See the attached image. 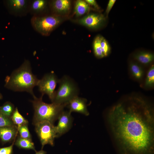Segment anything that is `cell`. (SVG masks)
<instances>
[{"label":"cell","instance_id":"cell-1","mask_svg":"<svg viewBox=\"0 0 154 154\" xmlns=\"http://www.w3.org/2000/svg\"><path fill=\"white\" fill-rule=\"evenodd\" d=\"M128 104H118L111 111L109 118L122 154H153L152 112L137 98Z\"/></svg>","mask_w":154,"mask_h":154},{"label":"cell","instance_id":"cell-2","mask_svg":"<svg viewBox=\"0 0 154 154\" xmlns=\"http://www.w3.org/2000/svg\"><path fill=\"white\" fill-rule=\"evenodd\" d=\"M39 80L32 73L30 61L25 60L19 67L6 77L5 86L14 91L27 92L33 97L35 96L33 89Z\"/></svg>","mask_w":154,"mask_h":154},{"label":"cell","instance_id":"cell-3","mask_svg":"<svg viewBox=\"0 0 154 154\" xmlns=\"http://www.w3.org/2000/svg\"><path fill=\"white\" fill-rule=\"evenodd\" d=\"M43 96L39 98L33 97L32 101L34 110L33 123L43 121H49L53 123L58 118L67 104H58L52 103L47 104L42 100Z\"/></svg>","mask_w":154,"mask_h":154},{"label":"cell","instance_id":"cell-4","mask_svg":"<svg viewBox=\"0 0 154 154\" xmlns=\"http://www.w3.org/2000/svg\"><path fill=\"white\" fill-rule=\"evenodd\" d=\"M59 87L55 91L52 103L58 104H66L78 96L79 89L76 84L70 77L64 76L59 79Z\"/></svg>","mask_w":154,"mask_h":154},{"label":"cell","instance_id":"cell-5","mask_svg":"<svg viewBox=\"0 0 154 154\" xmlns=\"http://www.w3.org/2000/svg\"><path fill=\"white\" fill-rule=\"evenodd\" d=\"M60 15L53 14L32 16L31 23L35 31L42 35H50L62 21Z\"/></svg>","mask_w":154,"mask_h":154},{"label":"cell","instance_id":"cell-6","mask_svg":"<svg viewBox=\"0 0 154 154\" xmlns=\"http://www.w3.org/2000/svg\"><path fill=\"white\" fill-rule=\"evenodd\" d=\"M35 125L36 131L41 144L42 149L46 144L54 146V139L57 137L55 126L53 123L48 121H43Z\"/></svg>","mask_w":154,"mask_h":154},{"label":"cell","instance_id":"cell-7","mask_svg":"<svg viewBox=\"0 0 154 154\" xmlns=\"http://www.w3.org/2000/svg\"><path fill=\"white\" fill-rule=\"evenodd\" d=\"M59 80L52 72L45 74L41 79L39 80L37 86L38 87L41 95L43 96L44 94H47L52 102Z\"/></svg>","mask_w":154,"mask_h":154},{"label":"cell","instance_id":"cell-8","mask_svg":"<svg viewBox=\"0 0 154 154\" xmlns=\"http://www.w3.org/2000/svg\"><path fill=\"white\" fill-rule=\"evenodd\" d=\"M31 0H7L4 3L9 13L17 17H22L29 13Z\"/></svg>","mask_w":154,"mask_h":154},{"label":"cell","instance_id":"cell-9","mask_svg":"<svg viewBox=\"0 0 154 154\" xmlns=\"http://www.w3.org/2000/svg\"><path fill=\"white\" fill-rule=\"evenodd\" d=\"M106 20V17L102 14L90 13L78 20V22L89 28L96 29L102 27Z\"/></svg>","mask_w":154,"mask_h":154},{"label":"cell","instance_id":"cell-10","mask_svg":"<svg viewBox=\"0 0 154 154\" xmlns=\"http://www.w3.org/2000/svg\"><path fill=\"white\" fill-rule=\"evenodd\" d=\"M71 113L69 111L63 110L59 116L57 125L55 126L57 137L65 133L71 128L73 121Z\"/></svg>","mask_w":154,"mask_h":154},{"label":"cell","instance_id":"cell-11","mask_svg":"<svg viewBox=\"0 0 154 154\" xmlns=\"http://www.w3.org/2000/svg\"><path fill=\"white\" fill-rule=\"evenodd\" d=\"M86 102V99L77 96L71 100L66 106L71 113L76 112L88 116L89 114L87 109Z\"/></svg>","mask_w":154,"mask_h":154},{"label":"cell","instance_id":"cell-12","mask_svg":"<svg viewBox=\"0 0 154 154\" xmlns=\"http://www.w3.org/2000/svg\"><path fill=\"white\" fill-rule=\"evenodd\" d=\"M71 4L70 1L68 0H52L49 2L51 14L58 15L67 13L70 9Z\"/></svg>","mask_w":154,"mask_h":154},{"label":"cell","instance_id":"cell-13","mask_svg":"<svg viewBox=\"0 0 154 154\" xmlns=\"http://www.w3.org/2000/svg\"><path fill=\"white\" fill-rule=\"evenodd\" d=\"M48 1L45 0H31L29 5V13L32 16L46 15L48 9Z\"/></svg>","mask_w":154,"mask_h":154},{"label":"cell","instance_id":"cell-14","mask_svg":"<svg viewBox=\"0 0 154 154\" xmlns=\"http://www.w3.org/2000/svg\"><path fill=\"white\" fill-rule=\"evenodd\" d=\"M17 130L16 126L0 127V138L3 142L11 141L15 136Z\"/></svg>","mask_w":154,"mask_h":154},{"label":"cell","instance_id":"cell-15","mask_svg":"<svg viewBox=\"0 0 154 154\" xmlns=\"http://www.w3.org/2000/svg\"><path fill=\"white\" fill-rule=\"evenodd\" d=\"M90 5L85 1L78 0L76 1L74 6V13L77 17L82 16L90 11Z\"/></svg>","mask_w":154,"mask_h":154},{"label":"cell","instance_id":"cell-16","mask_svg":"<svg viewBox=\"0 0 154 154\" xmlns=\"http://www.w3.org/2000/svg\"><path fill=\"white\" fill-rule=\"evenodd\" d=\"M135 58L140 63L147 64L153 61L154 56L153 54L150 52H141L135 55Z\"/></svg>","mask_w":154,"mask_h":154},{"label":"cell","instance_id":"cell-17","mask_svg":"<svg viewBox=\"0 0 154 154\" xmlns=\"http://www.w3.org/2000/svg\"><path fill=\"white\" fill-rule=\"evenodd\" d=\"M11 117L14 124L17 126V129L21 126L28 123L27 120L20 114L17 108H15Z\"/></svg>","mask_w":154,"mask_h":154},{"label":"cell","instance_id":"cell-18","mask_svg":"<svg viewBox=\"0 0 154 154\" xmlns=\"http://www.w3.org/2000/svg\"><path fill=\"white\" fill-rule=\"evenodd\" d=\"M15 145L19 148L28 149H32L36 151L34 143L31 139L19 137L15 143Z\"/></svg>","mask_w":154,"mask_h":154},{"label":"cell","instance_id":"cell-19","mask_svg":"<svg viewBox=\"0 0 154 154\" xmlns=\"http://www.w3.org/2000/svg\"><path fill=\"white\" fill-rule=\"evenodd\" d=\"M130 68L132 75L136 79L139 80L142 78L143 72L140 66L137 63H132L130 65Z\"/></svg>","mask_w":154,"mask_h":154},{"label":"cell","instance_id":"cell-20","mask_svg":"<svg viewBox=\"0 0 154 154\" xmlns=\"http://www.w3.org/2000/svg\"><path fill=\"white\" fill-rule=\"evenodd\" d=\"M101 36L98 35L95 38L93 42V48L94 54L97 58H102L104 57L100 45Z\"/></svg>","mask_w":154,"mask_h":154},{"label":"cell","instance_id":"cell-21","mask_svg":"<svg viewBox=\"0 0 154 154\" xmlns=\"http://www.w3.org/2000/svg\"><path fill=\"white\" fill-rule=\"evenodd\" d=\"M15 110L13 105L10 102H7L0 107V112L4 115L10 117Z\"/></svg>","mask_w":154,"mask_h":154},{"label":"cell","instance_id":"cell-22","mask_svg":"<svg viewBox=\"0 0 154 154\" xmlns=\"http://www.w3.org/2000/svg\"><path fill=\"white\" fill-rule=\"evenodd\" d=\"M154 84V66L153 65L149 70L145 81V86L151 87Z\"/></svg>","mask_w":154,"mask_h":154},{"label":"cell","instance_id":"cell-23","mask_svg":"<svg viewBox=\"0 0 154 154\" xmlns=\"http://www.w3.org/2000/svg\"><path fill=\"white\" fill-rule=\"evenodd\" d=\"M100 45L104 57L107 56L110 51V48L107 40L101 36Z\"/></svg>","mask_w":154,"mask_h":154},{"label":"cell","instance_id":"cell-24","mask_svg":"<svg viewBox=\"0 0 154 154\" xmlns=\"http://www.w3.org/2000/svg\"><path fill=\"white\" fill-rule=\"evenodd\" d=\"M15 126L11 117H7L0 112V127Z\"/></svg>","mask_w":154,"mask_h":154},{"label":"cell","instance_id":"cell-25","mask_svg":"<svg viewBox=\"0 0 154 154\" xmlns=\"http://www.w3.org/2000/svg\"><path fill=\"white\" fill-rule=\"evenodd\" d=\"M20 137L25 139H31L30 134L28 127V124L21 126L18 129Z\"/></svg>","mask_w":154,"mask_h":154},{"label":"cell","instance_id":"cell-26","mask_svg":"<svg viewBox=\"0 0 154 154\" xmlns=\"http://www.w3.org/2000/svg\"><path fill=\"white\" fill-rule=\"evenodd\" d=\"M13 144L10 146L0 148V154H12Z\"/></svg>","mask_w":154,"mask_h":154},{"label":"cell","instance_id":"cell-27","mask_svg":"<svg viewBox=\"0 0 154 154\" xmlns=\"http://www.w3.org/2000/svg\"><path fill=\"white\" fill-rule=\"evenodd\" d=\"M116 1V0H110L109 1L106 11V14L107 16Z\"/></svg>","mask_w":154,"mask_h":154},{"label":"cell","instance_id":"cell-28","mask_svg":"<svg viewBox=\"0 0 154 154\" xmlns=\"http://www.w3.org/2000/svg\"><path fill=\"white\" fill-rule=\"evenodd\" d=\"M85 1L90 5L93 6L95 9L98 10L100 9L96 1L95 0H86Z\"/></svg>","mask_w":154,"mask_h":154},{"label":"cell","instance_id":"cell-29","mask_svg":"<svg viewBox=\"0 0 154 154\" xmlns=\"http://www.w3.org/2000/svg\"><path fill=\"white\" fill-rule=\"evenodd\" d=\"M46 152L42 149L41 150L38 151H36L35 154H46Z\"/></svg>","mask_w":154,"mask_h":154},{"label":"cell","instance_id":"cell-30","mask_svg":"<svg viewBox=\"0 0 154 154\" xmlns=\"http://www.w3.org/2000/svg\"><path fill=\"white\" fill-rule=\"evenodd\" d=\"M2 96L1 94L0 93V99H2Z\"/></svg>","mask_w":154,"mask_h":154}]
</instances>
